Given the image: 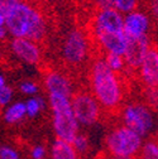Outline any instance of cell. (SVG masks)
I'll return each mask as SVG.
<instances>
[{
  "label": "cell",
  "instance_id": "obj_1",
  "mask_svg": "<svg viewBox=\"0 0 158 159\" xmlns=\"http://www.w3.org/2000/svg\"><path fill=\"white\" fill-rule=\"evenodd\" d=\"M90 89L101 109L115 111L120 107L124 98L122 81L105 65L103 58L96 59L90 68Z\"/></svg>",
  "mask_w": 158,
  "mask_h": 159
},
{
  "label": "cell",
  "instance_id": "obj_2",
  "mask_svg": "<svg viewBox=\"0 0 158 159\" xmlns=\"http://www.w3.org/2000/svg\"><path fill=\"white\" fill-rule=\"evenodd\" d=\"M48 104L52 111V126L56 139L71 143L80 133L71 109V98L61 95H48Z\"/></svg>",
  "mask_w": 158,
  "mask_h": 159
},
{
  "label": "cell",
  "instance_id": "obj_3",
  "mask_svg": "<svg viewBox=\"0 0 158 159\" xmlns=\"http://www.w3.org/2000/svg\"><path fill=\"white\" fill-rule=\"evenodd\" d=\"M143 139L124 125L109 131L105 138V148L113 159H135L139 154Z\"/></svg>",
  "mask_w": 158,
  "mask_h": 159
},
{
  "label": "cell",
  "instance_id": "obj_4",
  "mask_svg": "<svg viewBox=\"0 0 158 159\" xmlns=\"http://www.w3.org/2000/svg\"><path fill=\"white\" fill-rule=\"evenodd\" d=\"M123 125L139 135L143 140L154 129V114L152 109L142 102H130L122 110Z\"/></svg>",
  "mask_w": 158,
  "mask_h": 159
},
{
  "label": "cell",
  "instance_id": "obj_5",
  "mask_svg": "<svg viewBox=\"0 0 158 159\" xmlns=\"http://www.w3.org/2000/svg\"><path fill=\"white\" fill-rule=\"evenodd\" d=\"M35 11L37 8L26 2L18 3L4 11L8 34H10L13 38H27Z\"/></svg>",
  "mask_w": 158,
  "mask_h": 159
},
{
  "label": "cell",
  "instance_id": "obj_6",
  "mask_svg": "<svg viewBox=\"0 0 158 159\" xmlns=\"http://www.w3.org/2000/svg\"><path fill=\"white\" fill-rule=\"evenodd\" d=\"M71 109L78 126H92L101 116V107L90 92L80 91L71 97Z\"/></svg>",
  "mask_w": 158,
  "mask_h": 159
},
{
  "label": "cell",
  "instance_id": "obj_7",
  "mask_svg": "<svg viewBox=\"0 0 158 159\" xmlns=\"http://www.w3.org/2000/svg\"><path fill=\"white\" fill-rule=\"evenodd\" d=\"M89 54V42L86 35L78 29L71 30L62 46V57L71 66H78L85 62Z\"/></svg>",
  "mask_w": 158,
  "mask_h": 159
},
{
  "label": "cell",
  "instance_id": "obj_8",
  "mask_svg": "<svg viewBox=\"0 0 158 159\" xmlns=\"http://www.w3.org/2000/svg\"><path fill=\"white\" fill-rule=\"evenodd\" d=\"M125 38H127V43L123 53L125 66L129 68H138L143 62L147 52L152 47L149 37L143 35V37H125Z\"/></svg>",
  "mask_w": 158,
  "mask_h": 159
},
{
  "label": "cell",
  "instance_id": "obj_9",
  "mask_svg": "<svg viewBox=\"0 0 158 159\" xmlns=\"http://www.w3.org/2000/svg\"><path fill=\"white\" fill-rule=\"evenodd\" d=\"M123 15L115 9L97 10L92 20V33H122Z\"/></svg>",
  "mask_w": 158,
  "mask_h": 159
},
{
  "label": "cell",
  "instance_id": "obj_10",
  "mask_svg": "<svg viewBox=\"0 0 158 159\" xmlns=\"http://www.w3.org/2000/svg\"><path fill=\"white\" fill-rule=\"evenodd\" d=\"M151 29L149 16L141 10H134L123 15V33L125 37L148 35Z\"/></svg>",
  "mask_w": 158,
  "mask_h": 159
},
{
  "label": "cell",
  "instance_id": "obj_11",
  "mask_svg": "<svg viewBox=\"0 0 158 159\" xmlns=\"http://www.w3.org/2000/svg\"><path fill=\"white\" fill-rule=\"evenodd\" d=\"M13 54L27 65H37L42 58V52L38 44L27 38H13L10 42Z\"/></svg>",
  "mask_w": 158,
  "mask_h": 159
},
{
  "label": "cell",
  "instance_id": "obj_12",
  "mask_svg": "<svg viewBox=\"0 0 158 159\" xmlns=\"http://www.w3.org/2000/svg\"><path fill=\"white\" fill-rule=\"evenodd\" d=\"M44 87L48 95H61L71 98L73 96V86L71 80L57 71H49L44 76Z\"/></svg>",
  "mask_w": 158,
  "mask_h": 159
},
{
  "label": "cell",
  "instance_id": "obj_13",
  "mask_svg": "<svg viewBox=\"0 0 158 159\" xmlns=\"http://www.w3.org/2000/svg\"><path fill=\"white\" fill-rule=\"evenodd\" d=\"M138 70L146 87L156 89L158 84V52L156 48L151 47Z\"/></svg>",
  "mask_w": 158,
  "mask_h": 159
},
{
  "label": "cell",
  "instance_id": "obj_14",
  "mask_svg": "<svg viewBox=\"0 0 158 159\" xmlns=\"http://www.w3.org/2000/svg\"><path fill=\"white\" fill-rule=\"evenodd\" d=\"M97 43L106 53L123 56L125 49L127 38L124 33H95Z\"/></svg>",
  "mask_w": 158,
  "mask_h": 159
},
{
  "label": "cell",
  "instance_id": "obj_15",
  "mask_svg": "<svg viewBox=\"0 0 158 159\" xmlns=\"http://www.w3.org/2000/svg\"><path fill=\"white\" fill-rule=\"evenodd\" d=\"M46 34H47V22H46L43 14L37 9V11L33 16L32 24L29 27L28 34H27V39L37 43V42H41L46 37Z\"/></svg>",
  "mask_w": 158,
  "mask_h": 159
},
{
  "label": "cell",
  "instance_id": "obj_16",
  "mask_svg": "<svg viewBox=\"0 0 158 159\" xmlns=\"http://www.w3.org/2000/svg\"><path fill=\"white\" fill-rule=\"evenodd\" d=\"M77 157L71 143L56 139L51 145V159H77Z\"/></svg>",
  "mask_w": 158,
  "mask_h": 159
},
{
  "label": "cell",
  "instance_id": "obj_17",
  "mask_svg": "<svg viewBox=\"0 0 158 159\" xmlns=\"http://www.w3.org/2000/svg\"><path fill=\"white\" fill-rule=\"evenodd\" d=\"M26 116L27 115H26L24 102H21V101H15L13 104H9L3 112L4 121L9 125H14V124L23 121Z\"/></svg>",
  "mask_w": 158,
  "mask_h": 159
},
{
  "label": "cell",
  "instance_id": "obj_18",
  "mask_svg": "<svg viewBox=\"0 0 158 159\" xmlns=\"http://www.w3.org/2000/svg\"><path fill=\"white\" fill-rule=\"evenodd\" d=\"M24 107H26V115L28 117H35L41 114V111L46 109V101L42 97L32 96L24 102Z\"/></svg>",
  "mask_w": 158,
  "mask_h": 159
},
{
  "label": "cell",
  "instance_id": "obj_19",
  "mask_svg": "<svg viewBox=\"0 0 158 159\" xmlns=\"http://www.w3.org/2000/svg\"><path fill=\"white\" fill-rule=\"evenodd\" d=\"M138 159H158V144L156 139H148L143 142Z\"/></svg>",
  "mask_w": 158,
  "mask_h": 159
},
{
  "label": "cell",
  "instance_id": "obj_20",
  "mask_svg": "<svg viewBox=\"0 0 158 159\" xmlns=\"http://www.w3.org/2000/svg\"><path fill=\"white\" fill-rule=\"evenodd\" d=\"M105 65L114 72V73H120L122 71L125 70V62L123 59V56L119 54H113V53H106L105 57L103 58Z\"/></svg>",
  "mask_w": 158,
  "mask_h": 159
},
{
  "label": "cell",
  "instance_id": "obj_21",
  "mask_svg": "<svg viewBox=\"0 0 158 159\" xmlns=\"http://www.w3.org/2000/svg\"><path fill=\"white\" fill-rule=\"evenodd\" d=\"M138 0H113V9H115L122 15L137 10Z\"/></svg>",
  "mask_w": 158,
  "mask_h": 159
},
{
  "label": "cell",
  "instance_id": "obj_22",
  "mask_svg": "<svg viewBox=\"0 0 158 159\" xmlns=\"http://www.w3.org/2000/svg\"><path fill=\"white\" fill-rule=\"evenodd\" d=\"M71 145L73 147L75 152L78 154H86L89 148H90V142H89V139L85 134H81V133H78L75 138H73V140L71 142Z\"/></svg>",
  "mask_w": 158,
  "mask_h": 159
},
{
  "label": "cell",
  "instance_id": "obj_23",
  "mask_svg": "<svg viewBox=\"0 0 158 159\" xmlns=\"http://www.w3.org/2000/svg\"><path fill=\"white\" fill-rule=\"evenodd\" d=\"M0 159H22L21 153L10 145L0 147Z\"/></svg>",
  "mask_w": 158,
  "mask_h": 159
},
{
  "label": "cell",
  "instance_id": "obj_24",
  "mask_svg": "<svg viewBox=\"0 0 158 159\" xmlns=\"http://www.w3.org/2000/svg\"><path fill=\"white\" fill-rule=\"evenodd\" d=\"M19 90H21L24 95H28L29 97H32V96H34V95L38 93L39 87L33 81H23L21 85H19Z\"/></svg>",
  "mask_w": 158,
  "mask_h": 159
},
{
  "label": "cell",
  "instance_id": "obj_25",
  "mask_svg": "<svg viewBox=\"0 0 158 159\" xmlns=\"http://www.w3.org/2000/svg\"><path fill=\"white\" fill-rule=\"evenodd\" d=\"M13 100V89L9 86H4L0 89V106H8Z\"/></svg>",
  "mask_w": 158,
  "mask_h": 159
},
{
  "label": "cell",
  "instance_id": "obj_26",
  "mask_svg": "<svg viewBox=\"0 0 158 159\" xmlns=\"http://www.w3.org/2000/svg\"><path fill=\"white\" fill-rule=\"evenodd\" d=\"M47 157V149L44 145H34L30 149V158L32 159H46Z\"/></svg>",
  "mask_w": 158,
  "mask_h": 159
},
{
  "label": "cell",
  "instance_id": "obj_27",
  "mask_svg": "<svg viewBox=\"0 0 158 159\" xmlns=\"http://www.w3.org/2000/svg\"><path fill=\"white\" fill-rule=\"evenodd\" d=\"M21 2H23V0H0V10L4 13V11H7L9 8H12L13 5L21 3Z\"/></svg>",
  "mask_w": 158,
  "mask_h": 159
},
{
  "label": "cell",
  "instance_id": "obj_28",
  "mask_svg": "<svg viewBox=\"0 0 158 159\" xmlns=\"http://www.w3.org/2000/svg\"><path fill=\"white\" fill-rule=\"evenodd\" d=\"M95 4L99 10L111 9L113 8V0H95Z\"/></svg>",
  "mask_w": 158,
  "mask_h": 159
},
{
  "label": "cell",
  "instance_id": "obj_29",
  "mask_svg": "<svg viewBox=\"0 0 158 159\" xmlns=\"http://www.w3.org/2000/svg\"><path fill=\"white\" fill-rule=\"evenodd\" d=\"M147 100L149 105L157 104V89H147Z\"/></svg>",
  "mask_w": 158,
  "mask_h": 159
},
{
  "label": "cell",
  "instance_id": "obj_30",
  "mask_svg": "<svg viewBox=\"0 0 158 159\" xmlns=\"http://www.w3.org/2000/svg\"><path fill=\"white\" fill-rule=\"evenodd\" d=\"M151 10H152L153 15L157 18V14H158V0H151Z\"/></svg>",
  "mask_w": 158,
  "mask_h": 159
},
{
  "label": "cell",
  "instance_id": "obj_31",
  "mask_svg": "<svg viewBox=\"0 0 158 159\" xmlns=\"http://www.w3.org/2000/svg\"><path fill=\"white\" fill-rule=\"evenodd\" d=\"M8 37V30L5 27H2L0 28V41H3V39H5Z\"/></svg>",
  "mask_w": 158,
  "mask_h": 159
},
{
  "label": "cell",
  "instance_id": "obj_32",
  "mask_svg": "<svg viewBox=\"0 0 158 159\" xmlns=\"http://www.w3.org/2000/svg\"><path fill=\"white\" fill-rule=\"evenodd\" d=\"M2 27H5V15L2 10H0V28Z\"/></svg>",
  "mask_w": 158,
  "mask_h": 159
},
{
  "label": "cell",
  "instance_id": "obj_33",
  "mask_svg": "<svg viewBox=\"0 0 158 159\" xmlns=\"http://www.w3.org/2000/svg\"><path fill=\"white\" fill-rule=\"evenodd\" d=\"M5 86V78L3 77V75H0V89H3Z\"/></svg>",
  "mask_w": 158,
  "mask_h": 159
},
{
  "label": "cell",
  "instance_id": "obj_34",
  "mask_svg": "<svg viewBox=\"0 0 158 159\" xmlns=\"http://www.w3.org/2000/svg\"><path fill=\"white\" fill-rule=\"evenodd\" d=\"M23 2H26V3H29V4H30V2H33V0H23Z\"/></svg>",
  "mask_w": 158,
  "mask_h": 159
},
{
  "label": "cell",
  "instance_id": "obj_35",
  "mask_svg": "<svg viewBox=\"0 0 158 159\" xmlns=\"http://www.w3.org/2000/svg\"><path fill=\"white\" fill-rule=\"evenodd\" d=\"M48 2H51V0H48Z\"/></svg>",
  "mask_w": 158,
  "mask_h": 159
}]
</instances>
